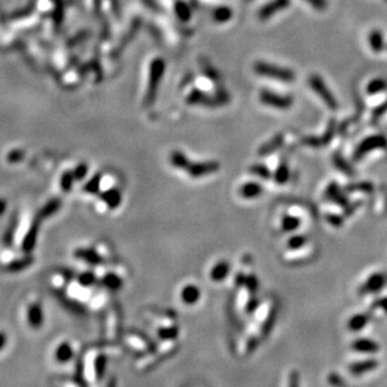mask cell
Returning <instances> with one entry per match:
<instances>
[{
	"label": "cell",
	"instance_id": "6da1fadb",
	"mask_svg": "<svg viewBox=\"0 0 387 387\" xmlns=\"http://www.w3.org/2000/svg\"><path fill=\"white\" fill-rule=\"evenodd\" d=\"M253 69L257 74L262 75V77L280 80V82L291 83L296 79V74L291 69L277 67V65L266 62H257Z\"/></svg>",
	"mask_w": 387,
	"mask_h": 387
},
{
	"label": "cell",
	"instance_id": "7a4b0ae2",
	"mask_svg": "<svg viewBox=\"0 0 387 387\" xmlns=\"http://www.w3.org/2000/svg\"><path fill=\"white\" fill-rule=\"evenodd\" d=\"M308 84H310V87L312 88L313 92L323 100V103H325L330 109H337V100L333 97L332 92L328 89V87L326 85V83L323 82V79L320 75H311V77L308 78Z\"/></svg>",
	"mask_w": 387,
	"mask_h": 387
},
{
	"label": "cell",
	"instance_id": "3957f363",
	"mask_svg": "<svg viewBox=\"0 0 387 387\" xmlns=\"http://www.w3.org/2000/svg\"><path fill=\"white\" fill-rule=\"evenodd\" d=\"M387 147V139L385 136H381V134H376V136L367 137L366 139H363L358 147L355 151V159H361L366 156L370 152L376 151V149H383Z\"/></svg>",
	"mask_w": 387,
	"mask_h": 387
},
{
	"label": "cell",
	"instance_id": "277c9868",
	"mask_svg": "<svg viewBox=\"0 0 387 387\" xmlns=\"http://www.w3.org/2000/svg\"><path fill=\"white\" fill-rule=\"evenodd\" d=\"M260 99L263 104L276 108V109H288L293 103L291 95L277 94L271 90H262L260 94Z\"/></svg>",
	"mask_w": 387,
	"mask_h": 387
},
{
	"label": "cell",
	"instance_id": "5b68a950",
	"mask_svg": "<svg viewBox=\"0 0 387 387\" xmlns=\"http://www.w3.org/2000/svg\"><path fill=\"white\" fill-rule=\"evenodd\" d=\"M387 283V276L382 272H377L371 275L365 283L361 286L360 295H373L383 290Z\"/></svg>",
	"mask_w": 387,
	"mask_h": 387
},
{
	"label": "cell",
	"instance_id": "8992f818",
	"mask_svg": "<svg viewBox=\"0 0 387 387\" xmlns=\"http://www.w3.org/2000/svg\"><path fill=\"white\" fill-rule=\"evenodd\" d=\"M290 4L291 0H272V2L267 3V4L261 8L260 12H258V18H260V20L270 19L276 13L287 9Z\"/></svg>",
	"mask_w": 387,
	"mask_h": 387
},
{
	"label": "cell",
	"instance_id": "52a82bcc",
	"mask_svg": "<svg viewBox=\"0 0 387 387\" xmlns=\"http://www.w3.org/2000/svg\"><path fill=\"white\" fill-rule=\"evenodd\" d=\"M353 351L360 353H376L380 351V345L370 338H357L351 345Z\"/></svg>",
	"mask_w": 387,
	"mask_h": 387
},
{
	"label": "cell",
	"instance_id": "ba28073f",
	"mask_svg": "<svg viewBox=\"0 0 387 387\" xmlns=\"http://www.w3.org/2000/svg\"><path fill=\"white\" fill-rule=\"evenodd\" d=\"M378 367V361L370 358V360H363V361H357V362L351 363L348 371H350L352 375L360 376L363 373L371 372V371L376 370Z\"/></svg>",
	"mask_w": 387,
	"mask_h": 387
},
{
	"label": "cell",
	"instance_id": "9c48e42d",
	"mask_svg": "<svg viewBox=\"0 0 387 387\" xmlns=\"http://www.w3.org/2000/svg\"><path fill=\"white\" fill-rule=\"evenodd\" d=\"M262 193H263L262 184L257 183V182H246L244 184H242L241 189H239V194L246 199L258 198Z\"/></svg>",
	"mask_w": 387,
	"mask_h": 387
},
{
	"label": "cell",
	"instance_id": "30bf717a",
	"mask_svg": "<svg viewBox=\"0 0 387 387\" xmlns=\"http://www.w3.org/2000/svg\"><path fill=\"white\" fill-rule=\"evenodd\" d=\"M231 272V265L227 261H219L211 270V278L214 282H222Z\"/></svg>",
	"mask_w": 387,
	"mask_h": 387
},
{
	"label": "cell",
	"instance_id": "8fae6325",
	"mask_svg": "<svg viewBox=\"0 0 387 387\" xmlns=\"http://www.w3.org/2000/svg\"><path fill=\"white\" fill-rule=\"evenodd\" d=\"M370 322V316L367 313H356L347 321V328L352 332H360Z\"/></svg>",
	"mask_w": 387,
	"mask_h": 387
},
{
	"label": "cell",
	"instance_id": "7c38bea8",
	"mask_svg": "<svg viewBox=\"0 0 387 387\" xmlns=\"http://www.w3.org/2000/svg\"><path fill=\"white\" fill-rule=\"evenodd\" d=\"M181 298L186 305H194L201 298V290L194 285H188L182 290Z\"/></svg>",
	"mask_w": 387,
	"mask_h": 387
},
{
	"label": "cell",
	"instance_id": "4fadbf2b",
	"mask_svg": "<svg viewBox=\"0 0 387 387\" xmlns=\"http://www.w3.org/2000/svg\"><path fill=\"white\" fill-rule=\"evenodd\" d=\"M301 226V218L297 216H292V214H285L281 219V228L283 232L288 233V232H295L296 229L300 228Z\"/></svg>",
	"mask_w": 387,
	"mask_h": 387
},
{
	"label": "cell",
	"instance_id": "5bb4252c",
	"mask_svg": "<svg viewBox=\"0 0 387 387\" xmlns=\"http://www.w3.org/2000/svg\"><path fill=\"white\" fill-rule=\"evenodd\" d=\"M73 357V348L69 343H62V345L58 346L57 351H55V360L58 362H68V361L72 360Z\"/></svg>",
	"mask_w": 387,
	"mask_h": 387
},
{
	"label": "cell",
	"instance_id": "9a60e30c",
	"mask_svg": "<svg viewBox=\"0 0 387 387\" xmlns=\"http://www.w3.org/2000/svg\"><path fill=\"white\" fill-rule=\"evenodd\" d=\"M290 178H291L290 168H288L286 162H282V163L278 166V168L276 169L275 173H273V179H275L278 184H285L290 181Z\"/></svg>",
	"mask_w": 387,
	"mask_h": 387
},
{
	"label": "cell",
	"instance_id": "2e32d148",
	"mask_svg": "<svg viewBox=\"0 0 387 387\" xmlns=\"http://www.w3.org/2000/svg\"><path fill=\"white\" fill-rule=\"evenodd\" d=\"M368 43H370L371 49L375 53L381 52V50L385 48L382 33H381L380 30H373V32H371V34L368 35Z\"/></svg>",
	"mask_w": 387,
	"mask_h": 387
},
{
	"label": "cell",
	"instance_id": "e0dca14e",
	"mask_svg": "<svg viewBox=\"0 0 387 387\" xmlns=\"http://www.w3.org/2000/svg\"><path fill=\"white\" fill-rule=\"evenodd\" d=\"M307 241L308 238L305 234H296V236H292L291 238H288L286 246H287V248L291 249V251H297V249L302 248V247L307 243Z\"/></svg>",
	"mask_w": 387,
	"mask_h": 387
},
{
	"label": "cell",
	"instance_id": "ac0fdd59",
	"mask_svg": "<svg viewBox=\"0 0 387 387\" xmlns=\"http://www.w3.org/2000/svg\"><path fill=\"white\" fill-rule=\"evenodd\" d=\"M326 196H327L328 199H331L332 202H336V203H346V199L342 198L343 196L341 194L340 188H338V186L336 183H331L330 186H328L327 191H326Z\"/></svg>",
	"mask_w": 387,
	"mask_h": 387
},
{
	"label": "cell",
	"instance_id": "d6986e66",
	"mask_svg": "<svg viewBox=\"0 0 387 387\" xmlns=\"http://www.w3.org/2000/svg\"><path fill=\"white\" fill-rule=\"evenodd\" d=\"M333 131H335V128H333V125H331V127L327 129V132L323 134L322 138H306L305 143L311 144V146H315V147L323 146V144L331 142V139H332V136H333Z\"/></svg>",
	"mask_w": 387,
	"mask_h": 387
},
{
	"label": "cell",
	"instance_id": "ffe728a7",
	"mask_svg": "<svg viewBox=\"0 0 387 387\" xmlns=\"http://www.w3.org/2000/svg\"><path fill=\"white\" fill-rule=\"evenodd\" d=\"M282 141H283V136H282V134H277V136H276L275 138L272 139V141L268 142V143H266L265 146H263L262 148H261L260 153L261 154H267V153H271V152L276 151V149H277L278 147H280V144L282 143Z\"/></svg>",
	"mask_w": 387,
	"mask_h": 387
},
{
	"label": "cell",
	"instance_id": "44dd1931",
	"mask_svg": "<svg viewBox=\"0 0 387 387\" xmlns=\"http://www.w3.org/2000/svg\"><path fill=\"white\" fill-rule=\"evenodd\" d=\"M386 88H387L386 80L373 79L367 84V93L368 94H376V93H380L382 92V90H385Z\"/></svg>",
	"mask_w": 387,
	"mask_h": 387
},
{
	"label": "cell",
	"instance_id": "7402d4cb",
	"mask_svg": "<svg viewBox=\"0 0 387 387\" xmlns=\"http://www.w3.org/2000/svg\"><path fill=\"white\" fill-rule=\"evenodd\" d=\"M249 171L263 179L273 178V173L270 171V169H268V167L265 166V164H254V166L251 167V169H249Z\"/></svg>",
	"mask_w": 387,
	"mask_h": 387
},
{
	"label": "cell",
	"instance_id": "603a6c76",
	"mask_svg": "<svg viewBox=\"0 0 387 387\" xmlns=\"http://www.w3.org/2000/svg\"><path fill=\"white\" fill-rule=\"evenodd\" d=\"M244 286L248 288L249 292L254 293L258 290V287H260V281H258V278L253 275V273H252V275L246 276V282H244Z\"/></svg>",
	"mask_w": 387,
	"mask_h": 387
},
{
	"label": "cell",
	"instance_id": "cb8c5ba5",
	"mask_svg": "<svg viewBox=\"0 0 387 387\" xmlns=\"http://www.w3.org/2000/svg\"><path fill=\"white\" fill-rule=\"evenodd\" d=\"M372 310L373 311H381L383 315H387V297L378 298V300H376L372 305Z\"/></svg>",
	"mask_w": 387,
	"mask_h": 387
},
{
	"label": "cell",
	"instance_id": "d4e9b609",
	"mask_svg": "<svg viewBox=\"0 0 387 387\" xmlns=\"http://www.w3.org/2000/svg\"><path fill=\"white\" fill-rule=\"evenodd\" d=\"M326 219L330 224H332L333 227H341L343 223V217L338 216V214H327Z\"/></svg>",
	"mask_w": 387,
	"mask_h": 387
},
{
	"label": "cell",
	"instance_id": "484cf974",
	"mask_svg": "<svg viewBox=\"0 0 387 387\" xmlns=\"http://www.w3.org/2000/svg\"><path fill=\"white\" fill-rule=\"evenodd\" d=\"M308 4L312 5V8H315L316 10H326L327 9V0H305Z\"/></svg>",
	"mask_w": 387,
	"mask_h": 387
},
{
	"label": "cell",
	"instance_id": "4316f807",
	"mask_svg": "<svg viewBox=\"0 0 387 387\" xmlns=\"http://www.w3.org/2000/svg\"><path fill=\"white\" fill-rule=\"evenodd\" d=\"M386 110H387V100H386L385 103H383L382 105H380V107H378L377 109L375 110V117H376V118L380 117V115H382L383 113L386 112Z\"/></svg>",
	"mask_w": 387,
	"mask_h": 387
},
{
	"label": "cell",
	"instance_id": "83f0119b",
	"mask_svg": "<svg viewBox=\"0 0 387 387\" xmlns=\"http://www.w3.org/2000/svg\"><path fill=\"white\" fill-rule=\"evenodd\" d=\"M258 305H260V302H258L257 300L249 301V303L247 305V311H248V312H253V311L258 307Z\"/></svg>",
	"mask_w": 387,
	"mask_h": 387
},
{
	"label": "cell",
	"instance_id": "f1b7e54d",
	"mask_svg": "<svg viewBox=\"0 0 387 387\" xmlns=\"http://www.w3.org/2000/svg\"><path fill=\"white\" fill-rule=\"evenodd\" d=\"M5 343H7V336H5V333L0 332V351L4 348Z\"/></svg>",
	"mask_w": 387,
	"mask_h": 387
},
{
	"label": "cell",
	"instance_id": "f546056e",
	"mask_svg": "<svg viewBox=\"0 0 387 387\" xmlns=\"http://www.w3.org/2000/svg\"><path fill=\"white\" fill-rule=\"evenodd\" d=\"M5 207H7V203H5V201L3 198H0V216H2L3 213H4L5 211Z\"/></svg>",
	"mask_w": 387,
	"mask_h": 387
}]
</instances>
